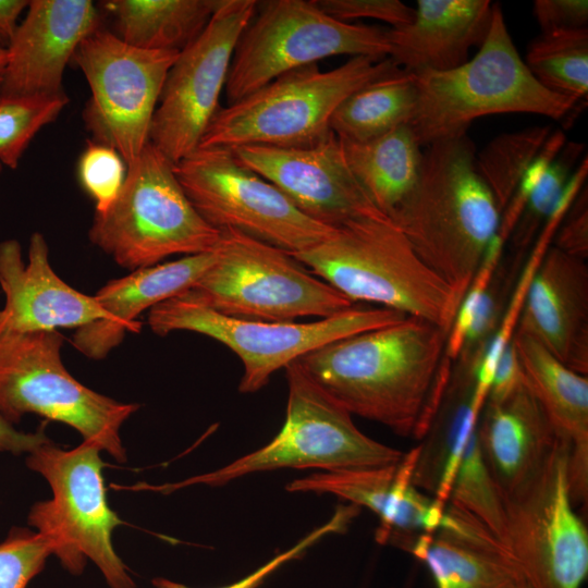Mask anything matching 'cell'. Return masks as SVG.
<instances>
[{
    "label": "cell",
    "mask_w": 588,
    "mask_h": 588,
    "mask_svg": "<svg viewBox=\"0 0 588 588\" xmlns=\"http://www.w3.org/2000/svg\"><path fill=\"white\" fill-rule=\"evenodd\" d=\"M448 334L428 320L407 316L327 343L297 360L351 415L420 440L451 377L442 368Z\"/></svg>",
    "instance_id": "1"
},
{
    "label": "cell",
    "mask_w": 588,
    "mask_h": 588,
    "mask_svg": "<svg viewBox=\"0 0 588 588\" xmlns=\"http://www.w3.org/2000/svg\"><path fill=\"white\" fill-rule=\"evenodd\" d=\"M28 261L16 240L0 243V286L5 303L0 309V334L79 328L107 314L94 296L62 281L52 270L44 235L32 234Z\"/></svg>",
    "instance_id": "19"
},
{
    "label": "cell",
    "mask_w": 588,
    "mask_h": 588,
    "mask_svg": "<svg viewBox=\"0 0 588 588\" xmlns=\"http://www.w3.org/2000/svg\"><path fill=\"white\" fill-rule=\"evenodd\" d=\"M406 551L426 563L437 588H504L523 576L503 542L450 503L439 528L418 535Z\"/></svg>",
    "instance_id": "24"
},
{
    "label": "cell",
    "mask_w": 588,
    "mask_h": 588,
    "mask_svg": "<svg viewBox=\"0 0 588 588\" xmlns=\"http://www.w3.org/2000/svg\"><path fill=\"white\" fill-rule=\"evenodd\" d=\"M346 163L373 205L390 220L413 192L422 150L408 124L366 142L340 139Z\"/></svg>",
    "instance_id": "27"
},
{
    "label": "cell",
    "mask_w": 588,
    "mask_h": 588,
    "mask_svg": "<svg viewBox=\"0 0 588 588\" xmlns=\"http://www.w3.org/2000/svg\"><path fill=\"white\" fill-rule=\"evenodd\" d=\"M60 93L0 96V163L16 169L34 136L68 105Z\"/></svg>",
    "instance_id": "33"
},
{
    "label": "cell",
    "mask_w": 588,
    "mask_h": 588,
    "mask_svg": "<svg viewBox=\"0 0 588 588\" xmlns=\"http://www.w3.org/2000/svg\"><path fill=\"white\" fill-rule=\"evenodd\" d=\"M414 74L417 101L408 126L421 148L466 135L470 124L486 115L534 113L560 120L578 101L546 88L530 73L498 3L474 58L455 69Z\"/></svg>",
    "instance_id": "4"
},
{
    "label": "cell",
    "mask_w": 588,
    "mask_h": 588,
    "mask_svg": "<svg viewBox=\"0 0 588 588\" xmlns=\"http://www.w3.org/2000/svg\"><path fill=\"white\" fill-rule=\"evenodd\" d=\"M48 439L44 428L36 432L19 431L0 416V453H29Z\"/></svg>",
    "instance_id": "44"
},
{
    "label": "cell",
    "mask_w": 588,
    "mask_h": 588,
    "mask_svg": "<svg viewBox=\"0 0 588 588\" xmlns=\"http://www.w3.org/2000/svg\"><path fill=\"white\" fill-rule=\"evenodd\" d=\"M516 333L575 372L588 373V266L550 245L528 287Z\"/></svg>",
    "instance_id": "21"
},
{
    "label": "cell",
    "mask_w": 588,
    "mask_h": 588,
    "mask_svg": "<svg viewBox=\"0 0 588 588\" xmlns=\"http://www.w3.org/2000/svg\"><path fill=\"white\" fill-rule=\"evenodd\" d=\"M52 555L38 531L17 528L0 542V588H26Z\"/></svg>",
    "instance_id": "36"
},
{
    "label": "cell",
    "mask_w": 588,
    "mask_h": 588,
    "mask_svg": "<svg viewBox=\"0 0 588 588\" xmlns=\"http://www.w3.org/2000/svg\"><path fill=\"white\" fill-rule=\"evenodd\" d=\"M255 0H221L204 30L180 51L164 81L149 142L172 163L195 151L221 109L236 42L254 17Z\"/></svg>",
    "instance_id": "16"
},
{
    "label": "cell",
    "mask_w": 588,
    "mask_h": 588,
    "mask_svg": "<svg viewBox=\"0 0 588 588\" xmlns=\"http://www.w3.org/2000/svg\"><path fill=\"white\" fill-rule=\"evenodd\" d=\"M63 340L57 330L0 334V416L10 424L27 413L63 422L125 462L120 430L138 405L77 381L62 363Z\"/></svg>",
    "instance_id": "10"
},
{
    "label": "cell",
    "mask_w": 588,
    "mask_h": 588,
    "mask_svg": "<svg viewBox=\"0 0 588 588\" xmlns=\"http://www.w3.org/2000/svg\"><path fill=\"white\" fill-rule=\"evenodd\" d=\"M477 434L502 497L531 477L561 439L523 377L502 400L486 402Z\"/></svg>",
    "instance_id": "23"
},
{
    "label": "cell",
    "mask_w": 588,
    "mask_h": 588,
    "mask_svg": "<svg viewBox=\"0 0 588 588\" xmlns=\"http://www.w3.org/2000/svg\"><path fill=\"white\" fill-rule=\"evenodd\" d=\"M492 7L489 0H418L413 21L388 30V58L412 73L455 69L485 41Z\"/></svg>",
    "instance_id": "25"
},
{
    "label": "cell",
    "mask_w": 588,
    "mask_h": 588,
    "mask_svg": "<svg viewBox=\"0 0 588 588\" xmlns=\"http://www.w3.org/2000/svg\"><path fill=\"white\" fill-rule=\"evenodd\" d=\"M259 12L242 32L224 87L228 105L292 70L333 56L388 58V30L340 22L314 0L258 2Z\"/></svg>",
    "instance_id": "11"
},
{
    "label": "cell",
    "mask_w": 588,
    "mask_h": 588,
    "mask_svg": "<svg viewBox=\"0 0 588 588\" xmlns=\"http://www.w3.org/2000/svg\"><path fill=\"white\" fill-rule=\"evenodd\" d=\"M565 143L566 137L561 130L551 133L540 152L525 172L514 195L500 217L497 235L504 243L510 238L534 188L538 185L542 175Z\"/></svg>",
    "instance_id": "39"
},
{
    "label": "cell",
    "mask_w": 588,
    "mask_h": 588,
    "mask_svg": "<svg viewBox=\"0 0 588 588\" xmlns=\"http://www.w3.org/2000/svg\"><path fill=\"white\" fill-rule=\"evenodd\" d=\"M401 70L390 58L352 57L321 71L308 64L221 108L198 147H308L329 137L331 118L352 93Z\"/></svg>",
    "instance_id": "5"
},
{
    "label": "cell",
    "mask_w": 588,
    "mask_h": 588,
    "mask_svg": "<svg viewBox=\"0 0 588 588\" xmlns=\"http://www.w3.org/2000/svg\"><path fill=\"white\" fill-rule=\"evenodd\" d=\"M475 158L467 134L426 146L418 181L391 217L418 257L463 297L501 217Z\"/></svg>",
    "instance_id": "2"
},
{
    "label": "cell",
    "mask_w": 588,
    "mask_h": 588,
    "mask_svg": "<svg viewBox=\"0 0 588 588\" xmlns=\"http://www.w3.org/2000/svg\"><path fill=\"white\" fill-rule=\"evenodd\" d=\"M504 245L505 243L495 235L462 299L446 338L443 354V362L445 364H450V360L458 358L463 351L481 298L488 291L499 266Z\"/></svg>",
    "instance_id": "37"
},
{
    "label": "cell",
    "mask_w": 588,
    "mask_h": 588,
    "mask_svg": "<svg viewBox=\"0 0 588 588\" xmlns=\"http://www.w3.org/2000/svg\"><path fill=\"white\" fill-rule=\"evenodd\" d=\"M174 172L194 208L218 231L232 229L294 254L334 230L299 211L231 148L198 147L174 164Z\"/></svg>",
    "instance_id": "14"
},
{
    "label": "cell",
    "mask_w": 588,
    "mask_h": 588,
    "mask_svg": "<svg viewBox=\"0 0 588 588\" xmlns=\"http://www.w3.org/2000/svg\"><path fill=\"white\" fill-rule=\"evenodd\" d=\"M587 187L581 188L560 222L551 245L561 252L584 259L588 258V203Z\"/></svg>",
    "instance_id": "41"
},
{
    "label": "cell",
    "mask_w": 588,
    "mask_h": 588,
    "mask_svg": "<svg viewBox=\"0 0 588 588\" xmlns=\"http://www.w3.org/2000/svg\"><path fill=\"white\" fill-rule=\"evenodd\" d=\"M88 0H32L8 45L0 96L60 94L65 66L99 28Z\"/></svg>",
    "instance_id": "20"
},
{
    "label": "cell",
    "mask_w": 588,
    "mask_h": 588,
    "mask_svg": "<svg viewBox=\"0 0 588 588\" xmlns=\"http://www.w3.org/2000/svg\"><path fill=\"white\" fill-rule=\"evenodd\" d=\"M418 451L417 445L392 465L315 473L289 482L285 489L330 493L367 507L379 517L376 540L406 550L418 535L439 528L446 506L413 485Z\"/></svg>",
    "instance_id": "18"
},
{
    "label": "cell",
    "mask_w": 588,
    "mask_h": 588,
    "mask_svg": "<svg viewBox=\"0 0 588 588\" xmlns=\"http://www.w3.org/2000/svg\"><path fill=\"white\" fill-rule=\"evenodd\" d=\"M284 369L289 388L286 415L270 442L222 468L179 482L143 485L142 489L168 494L194 485L221 487L249 474L281 468L338 471L381 467L403 458L402 451L363 433L352 415L309 377L298 360Z\"/></svg>",
    "instance_id": "6"
},
{
    "label": "cell",
    "mask_w": 588,
    "mask_h": 588,
    "mask_svg": "<svg viewBox=\"0 0 588 588\" xmlns=\"http://www.w3.org/2000/svg\"><path fill=\"white\" fill-rule=\"evenodd\" d=\"M291 255L353 303L380 304L446 331L463 299L387 217L350 220L317 245Z\"/></svg>",
    "instance_id": "3"
},
{
    "label": "cell",
    "mask_w": 588,
    "mask_h": 588,
    "mask_svg": "<svg viewBox=\"0 0 588 588\" xmlns=\"http://www.w3.org/2000/svg\"><path fill=\"white\" fill-rule=\"evenodd\" d=\"M568 464L560 439L534 475L503 497V543L530 588H579L587 577L588 531L574 511Z\"/></svg>",
    "instance_id": "13"
},
{
    "label": "cell",
    "mask_w": 588,
    "mask_h": 588,
    "mask_svg": "<svg viewBox=\"0 0 588 588\" xmlns=\"http://www.w3.org/2000/svg\"><path fill=\"white\" fill-rule=\"evenodd\" d=\"M512 342L524 381L569 448L573 505L585 504L588 495V377L567 368L530 336L514 332Z\"/></svg>",
    "instance_id": "26"
},
{
    "label": "cell",
    "mask_w": 588,
    "mask_h": 588,
    "mask_svg": "<svg viewBox=\"0 0 588 588\" xmlns=\"http://www.w3.org/2000/svg\"><path fill=\"white\" fill-rule=\"evenodd\" d=\"M416 101L415 74L401 69L346 97L335 109L330 127L340 139L370 140L408 124Z\"/></svg>",
    "instance_id": "29"
},
{
    "label": "cell",
    "mask_w": 588,
    "mask_h": 588,
    "mask_svg": "<svg viewBox=\"0 0 588 588\" xmlns=\"http://www.w3.org/2000/svg\"><path fill=\"white\" fill-rule=\"evenodd\" d=\"M522 377L516 351L511 341L498 362L486 402H497L502 400L515 388Z\"/></svg>",
    "instance_id": "43"
},
{
    "label": "cell",
    "mask_w": 588,
    "mask_h": 588,
    "mask_svg": "<svg viewBox=\"0 0 588 588\" xmlns=\"http://www.w3.org/2000/svg\"><path fill=\"white\" fill-rule=\"evenodd\" d=\"M532 12L541 33L585 28L588 23L587 0H536Z\"/></svg>",
    "instance_id": "42"
},
{
    "label": "cell",
    "mask_w": 588,
    "mask_h": 588,
    "mask_svg": "<svg viewBox=\"0 0 588 588\" xmlns=\"http://www.w3.org/2000/svg\"><path fill=\"white\" fill-rule=\"evenodd\" d=\"M448 503L475 516L504 541V501L482 456L477 428L465 440Z\"/></svg>",
    "instance_id": "32"
},
{
    "label": "cell",
    "mask_w": 588,
    "mask_h": 588,
    "mask_svg": "<svg viewBox=\"0 0 588 588\" xmlns=\"http://www.w3.org/2000/svg\"><path fill=\"white\" fill-rule=\"evenodd\" d=\"M216 258V249L188 255L109 281L94 295L107 319L77 328L73 346L89 358H105L120 345L125 332L140 331L143 323L137 317L144 310L189 290Z\"/></svg>",
    "instance_id": "22"
},
{
    "label": "cell",
    "mask_w": 588,
    "mask_h": 588,
    "mask_svg": "<svg viewBox=\"0 0 588 588\" xmlns=\"http://www.w3.org/2000/svg\"><path fill=\"white\" fill-rule=\"evenodd\" d=\"M122 188L105 213L95 215L89 238L132 271L173 255L212 252L220 231L194 208L172 163L150 142L126 166Z\"/></svg>",
    "instance_id": "7"
},
{
    "label": "cell",
    "mask_w": 588,
    "mask_h": 588,
    "mask_svg": "<svg viewBox=\"0 0 588 588\" xmlns=\"http://www.w3.org/2000/svg\"><path fill=\"white\" fill-rule=\"evenodd\" d=\"M216 252L215 262L179 296L231 318L256 321L322 319L354 306L291 254L238 231H220Z\"/></svg>",
    "instance_id": "9"
},
{
    "label": "cell",
    "mask_w": 588,
    "mask_h": 588,
    "mask_svg": "<svg viewBox=\"0 0 588 588\" xmlns=\"http://www.w3.org/2000/svg\"><path fill=\"white\" fill-rule=\"evenodd\" d=\"M524 62L546 88L576 100L587 98V27L541 33L529 44Z\"/></svg>",
    "instance_id": "30"
},
{
    "label": "cell",
    "mask_w": 588,
    "mask_h": 588,
    "mask_svg": "<svg viewBox=\"0 0 588 588\" xmlns=\"http://www.w3.org/2000/svg\"><path fill=\"white\" fill-rule=\"evenodd\" d=\"M584 147L583 143H565L553 159L529 196L510 236L515 249H525L535 242V237L561 199Z\"/></svg>",
    "instance_id": "34"
},
{
    "label": "cell",
    "mask_w": 588,
    "mask_h": 588,
    "mask_svg": "<svg viewBox=\"0 0 588 588\" xmlns=\"http://www.w3.org/2000/svg\"><path fill=\"white\" fill-rule=\"evenodd\" d=\"M221 0H113L118 37L145 50L181 51L204 30Z\"/></svg>",
    "instance_id": "28"
},
{
    "label": "cell",
    "mask_w": 588,
    "mask_h": 588,
    "mask_svg": "<svg viewBox=\"0 0 588 588\" xmlns=\"http://www.w3.org/2000/svg\"><path fill=\"white\" fill-rule=\"evenodd\" d=\"M7 64V49L5 47H0V94L4 78V71Z\"/></svg>",
    "instance_id": "46"
},
{
    "label": "cell",
    "mask_w": 588,
    "mask_h": 588,
    "mask_svg": "<svg viewBox=\"0 0 588 588\" xmlns=\"http://www.w3.org/2000/svg\"><path fill=\"white\" fill-rule=\"evenodd\" d=\"M29 1L25 0H0V47L10 44L22 12L27 9Z\"/></svg>",
    "instance_id": "45"
},
{
    "label": "cell",
    "mask_w": 588,
    "mask_h": 588,
    "mask_svg": "<svg viewBox=\"0 0 588 588\" xmlns=\"http://www.w3.org/2000/svg\"><path fill=\"white\" fill-rule=\"evenodd\" d=\"M126 174L125 162L112 147L90 140L78 160V176L84 189L96 204V213L113 205Z\"/></svg>",
    "instance_id": "35"
},
{
    "label": "cell",
    "mask_w": 588,
    "mask_h": 588,
    "mask_svg": "<svg viewBox=\"0 0 588 588\" xmlns=\"http://www.w3.org/2000/svg\"><path fill=\"white\" fill-rule=\"evenodd\" d=\"M407 317L384 308L355 307L311 322L256 321L231 318L183 296L154 306L150 329L160 336L186 330L207 335L229 347L242 360L238 390L262 389L277 370L332 341L390 326Z\"/></svg>",
    "instance_id": "12"
},
{
    "label": "cell",
    "mask_w": 588,
    "mask_h": 588,
    "mask_svg": "<svg viewBox=\"0 0 588 588\" xmlns=\"http://www.w3.org/2000/svg\"><path fill=\"white\" fill-rule=\"evenodd\" d=\"M504 588H530V586L528 585V583L525 580V578L522 576L515 580H513L512 583H510L507 586H505Z\"/></svg>",
    "instance_id": "47"
},
{
    "label": "cell",
    "mask_w": 588,
    "mask_h": 588,
    "mask_svg": "<svg viewBox=\"0 0 588 588\" xmlns=\"http://www.w3.org/2000/svg\"><path fill=\"white\" fill-rule=\"evenodd\" d=\"M1 170H2V166H1V163H0V172H1Z\"/></svg>",
    "instance_id": "48"
},
{
    "label": "cell",
    "mask_w": 588,
    "mask_h": 588,
    "mask_svg": "<svg viewBox=\"0 0 588 588\" xmlns=\"http://www.w3.org/2000/svg\"><path fill=\"white\" fill-rule=\"evenodd\" d=\"M551 133L550 125L503 133L476 156L477 172L492 193L500 215Z\"/></svg>",
    "instance_id": "31"
},
{
    "label": "cell",
    "mask_w": 588,
    "mask_h": 588,
    "mask_svg": "<svg viewBox=\"0 0 588 588\" xmlns=\"http://www.w3.org/2000/svg\"><path fill=\"white\" fill-rule=\"evenodd\" d=\"M315 4L332 19L353 23L358 19L383 21L393 28L409 24L414 9L399 0H314Z\"/></svg>",
    "instance_id": "40"
},
{
    "label": "cell",
    "mask_w": 588,
    "mask_h": 588,
    "mask_svg": "<svg viewBox=\"0 0 588 588\" xmlns=\"http://www.w3.org/2000/svg\"><path fill=\"white\" fill-rule=\"evenodd\" d=\"M101 451L87 441L63 450L48 439L29 452L26 464L48 481L52 498L30 507L28 524L70 573L79 575L89 559L110 588H136L112 544L124 522L107 501Z\"/></svg>",
    "instance_id": "8"
},
{
    "label": "cell",
    "mask_w": 588,
    "mask_h": 588,
    "mask_svg": "<svg viewBox=\"0 0 588 588\" xmlns=\"http://www.w3.org/2000/svg\"><path fill=\"white\" fill-rule=\"evenodd\" d=\"M231 150L321 224L336 228L354 219L387 217L352 174L334 133L308 147L243 145Z\"/></svg>",
    "instance_id": "17"
},
{
    "label": "cell",
    "mask_w": 588,
    "mask_h": 588,
    "mask_svg": "<svg viewBox=\"0 0 588 588\" xmlns=\"http://www.w3.org/2000/svg\"><path fill=\"white\" fill-rule=\"evenodd\" d=\"M359 511L360 509L354 504L339 505L332 517L326 524L310 531L289 550L277 554L270 561L242 579L219 588H257L274 571L285 563L302 556L308 548L323 537L345 531L350 523L358 515ZM151 583L155 588H189L183 584L163 577H156Z\"/></svg>",
    "instance_id": "38"
},
{
    "label": "cell",
    "mask_w": 588,
    "mask_h": 588,
    "mask_svg": "<svg viewBox=\"0 0 588 588\" xmlns=\"http://www.w3.org/2000/svg\"><path fill=\"white\" fill-rule=\"evenodd\" d=\"M179 53L139 49L99 27L73 57L90 89L85 124L94 140L114 148L126 166L149 143L152 117Z\"/></svg>",
    "instance_id": "15"
}]
</instances>
